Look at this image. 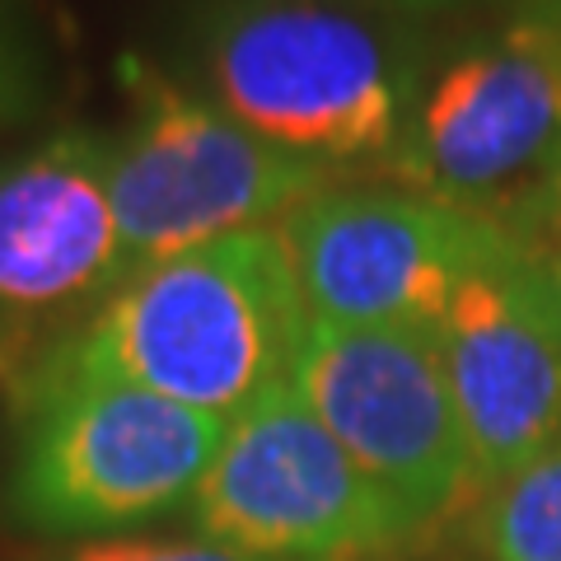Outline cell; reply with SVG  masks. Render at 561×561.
Returning <instances> with one entry per match:
<instances>
[{
	"label": "cell",
	"instance_id": "obj_1",
	"mask_svg": "<svg viewBox=\"0 0 561 561\" xmlns=\"http://www.w3.org/2000/svg\"><path fill=\"white\" fill-rule=\"evenodd\" d=\"M309 323L280 225H253L122 280L61 346L94 370L234 421L290 379Z\"/></svg>",
	"mask_w": 561,
	"mask_h": 561
},
{
	"label": "cell",
	"instance_id": "obj_2",
	"mask_svg": "<svg viewBox=\"0 0 561 561\" xmlns=\"http://www.w3.org/2000/svg\"><path fill=\"white\" fill-rule=\"evenodd\" d=\"M192 66L234 122L328 164L383 160L421 94L398 28L313 0H210Z\"/></svg>",
	"mask_w": 561,
	"mask_h": 561
},
{
	"label": "cell",
	"instance_id": "obj_3",
	"mask_svg": "<svg viewBox=\"0 0 561 561\" xmlns=\"http://www.w3.org/2000/svg\"><path fill=\"white\" fill-rule=\"evenodd\" d=\"M225 426L57 346L20 383L5 505L47 538H103L187 511Z\"/></svg>",
	"mask_w": 561,
	"mask_h": 561
},
{
	"label": "cell",
	"instance_id": "obj_4",
	"mask_svg": "<svg viewBox=\"0 0 561 561\" xmlns=\"http://www.w3.org/2000/svg\"><path fill=\"white\" fill-rule=\"evenodd\" d=\"M379 164L408 192L496 220L534 249L561 220V0H519L449 51Z\"/></svg>",
	"mask_w": 561,
	"mask_h": 561
},
{
	"label": "cell",
	"instance_id": "obj_5",
	"mask_svg": "<svg viewBox=\"0 0 561 561\" xmlns=\"http://www.w3.org/2000/svg\"><path fill=\"white\" fill-rule=\"evenodd\" d=\"M117 80L131 122L113 136V210L131 276L210 239L280 225L346 179L342 164L262 140L150 57L127 51Z\"/></svg>",
	"mask_w": 561,
	"mask_h": 561
},
{
	"label": "cell",
	"instance_id": "obj_6",
	"mask_svg": "<svg viewBox=\"0 0 561 561\" xmlns=\"http://www.w3.org/2000/svg\"><path fill=\"white\" fill-rule=\"evenodd\" d=\"M187 519L197 538L262 561H351L421 538L290 379L225 426Z\"/></svg>",
	"mask_w": 561,
	"mask_h": 561
},
{
	"label": "cell",
	"instance_id": "obj_7",
	"mask_svg": "<svg viewBox=\"0 0 561 561\" xmlns=\"http://www.w3.org/2000/svg\"><path fill=\"white\" fill-rule=\"evenodd\" d=\"M290 389L421 534L459 505H478V472L435 323H309Z\"/></svg>",
	"mask_w": 561,
	"mask_h": 561
},
{
	"label": "cell",
	"instance_id": "obj_8",
	"mask_svg": "<svg viewBox=\"0 0 561 561\" xmlns=\"http://www.w3.org/2000/svg\"><path fill=\"white\" fill-rule=\"evenodd\" d=\"M313 323H440L454 290L515 234L408 187H332L280 220Z\"/></svg>",
	"mask_w": 561,
	"mask_h": 561
},
{
	"label": "cell",
	"instance_id": "obj_9",
	"mask_svg": "<svg viewBox=\"0 0 561 561\" xmlns=\"http://www.w3.org/2000/svg\"><path fill=\"white\" fill-rule=\"evenodd\" d=\"M435 328L482 496L561 445V309L542 257L505 243Z\"/></svg>",
	"mask_w": 561,
	"mask_h": 561
},
{
	"label": "cell",
	"instance_id": "obj_10",
	"mask_svg": "<svg viewBox=\"0 0 561 561\" xmlns=\"http://www.w3.org/2000/svg\"><path fill=\"white\" fill-rule=\"evenodd\" d=\"M113 210V136L66 127L0 164V319L127 280Z\"/></svg>",
	"mask_w": 561,
	"mask_h": 561
},
{
	"label": "cell",
	"instance_id": "obj_11",
	"mask_svg": "<svg viewBox=\"0 0 561 561\" xmlns=\"http://www.w3.org/2000/svg\"><path fill=\"white\" fill-rule=\"evenodd\" d=\"M468 538L482 561H561V445L482 491Z\"/></svg>",
	"mask_w": 561,
	"mask_h": 561
},
{
	"label": "cell",
	"instance_id": "obj_12",
	"mask_svg": "<svg viewBox=\"0 0 561 561\" xmlns=\"http://www.w3.org/2000/svg\"><path fill=\"white\" fill-rule=\"evenodd\" d=\"M38 99H43L38 57H33V47H28L24 24L14 20V10L0 0V131L33 117Z\"/></svg>",
	"mask_w": 561,
	"mask_h": 561
},
{
	"label": "cell",
	"instance_id": "obj_13",
	"mask_svg": "<svg viewBox=\"0 0 561 561\" xmlns=\"http://www.w3.org/2000/svg\"><path fill=\"white\" fill-rule=\"evenodd\" d=\"M43 561H262V557L216 548L206 538H90L80 548L51 552Z\"/></svg>",
	"mask_w": 561,
	"mask_h": 561
},
{
	"label": "cell",
	"instance_id": "obj_14",
	"mask_svg": "<svg viewBox=\"0 0 561 561\" xmlns=\"http://www.w3.org/2000/svg\"><path fill=\"white\" fill-rule=\"evenodd\" d=\"M538 257H542V272H548L552 300H557V309H561V234H557L552 249H538Z\"/></svg>",
	"mask_w": 561,
	"mask_h": 561
},
{
	"label": "cell",
	"instance_id": "obj_15",
	"mask_svg": "<svg viewBox=\"0 0 561 561\" xmlns=\"http://www.w3.org/2000/svg\"><path fill=\"white\" fill-rule=\"evenodd\" d=\"M365 5H383V10H445L454 0H365Z\"/></svg>",
	"mask_w": 561,
	"mask_h": 561
},
{
	"label": "cell",
	"instance_id": "obj_16",
	"mask_svg": "<svg viewBox=\"0 0 561 561\" xmlns=\"http://www.w3.org/2000/svg\"><path fill=\"white\" fill-rule=\"evenodd\" d=\"M10 365H14V337H10V328L5 319H0V379L10 375Z\"/></svg>",
	"mask_w": 561,
	"mask_h": 561
}]
</instances>
